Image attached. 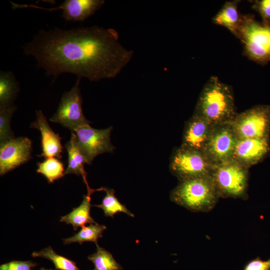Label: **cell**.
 I'll list each match as a JSON object with an SVG mask.
<instances>
[{"label":"cell","mask_w":270,"mask_h":270,"mask_svg":"<svg viewBox=\"0 0 270 270\" xmlns=\"http://www.w3.org/2000/svg\"><path fill=\"white\" fill-rule=\"evenodd\" d=\"M220 198L211 176L180 181L170 194L171 201L193 212H208Z\"/></svg>","instance_id":"obj_3"},{"label":"cell","mask_w":270,"mask_h":270,"mask_svg":"<svg viewBox=\"0 0 270 270\" xmlns=\"http://www.w3.org/2000/svg\"><path fill=\"white\" fill-rule=\"evenodd\" d=\"M19 90L14 74L10 71H0V108L12 106Z\"/></svg>","instance_id":"obj_19"},{"label":"cell","mask_w":270,"mask_h":270,"mask_svg":"<svg viewBox=\"0 0 270 270\" xmlns=\"http://www.w3.org/2000/svg\"><path fill=\"white\" fill-rule=\"evenodd\" d=\"M230 124L238 139L269 138L270 106H254L236 114Z\"/></svg>","instance_id":"obj_7"},{"label":"cell","mask_w":270,"mask_h":270,"mask_svg":"<svg viewBox=\"0 0 270 270\" xmlns=\"http://www.w3.org/2000/svg\"><path fill=\"white\" fill-rule=\"evenodd\" d=\"M248 170L233 159L214 166L211 178L219 197L246 199Z\"/></svg>","instance_id":"obj_5"},{"label":"cell","mask_w":270,"mask_h":270,"mask_svg":"<svg viewBox=\"0 0 270 270\" xmlns=\"http://www.w3.org/2000/svg\"><path fill=\"white\" fill-rule=\"evenodd\" d=\"M96 251L88 256V260L94 265L92 270H122V267L113 258L112 254L100 247L98 244Z\"/></svg>","instance_id":"obj_22"},{"label":"cell","mask_w":270,"mask_h":270,"mask_svg":"<svg viewBox=\"0 0 270 270\" xmlns=\"http://www.w3.org/2000/svg\"><path fill=\"white\" fill-rule=\"evenodd\" d=\"M22 48L54 80L65 72L90 81L114 78L133 55L120 43L115 30L97 26L42 30Z\"/></svg>","instance_id":"obj_1"},{"label":"cell","mask_w":270,"mask_h":270,"mask_svg":"<svg viewBox=\"0 0 270 270\" xmlns=\"http://www.w3.org/2000/svg\"><path fill=\"white\" fill-rule=\"evenodd\" d=\"M236 37L249 60L261 65L270 62V22H259L251 14H242Z\"/></svg>","instance_id":"obj_4"},{"label":"cell","mask_w":270,"mask_h":270,"mask_svg":"<svg viewBox=\"0 0 270 270\" xmlns=\"http://www.w3.org/2000/svg\"><path fill=\"white\" fill-rule=\"evenodd\" d=\"M214 166L203 152L182 146L171 156L170 170L179 181L211 176Z\"/></svg>","instance_id":"obj_6"},{"label":"cell","mask_w":270,"mask_h":270,"mask_svg":"<svg viewBox=\"0 0 270 270\" xmlns=\"http://www.w3.org/2000/svg\"><path fill=\"white\" fill-rule=\"evenodd\" d=\"M106 228V227L104 225L97 223L84 226L73 236L64 239L63 242L64 244L73 242H78L82 244L85 242H94L96 244L98 238L102 237V234Z\"/></svg>","instance_id":"obj_20"},{"label":"cell","mask_w":270,"mask_h":270,"mask_svg":"<svg viewBox=\"0 0 270 270\" xmlns=\"http://www.w3.org/2000/svg\"><path fill=\"white\" fill-rule=\"evenodd\" d=\"M12 8H36L52 12L62 10V16L66 20L82 22L100 8L102 0H66L57 7L44 8L34 4H18L10 1Z\"/></svg>","instance_id":"obj_12"},{"label":"cell","mask_w":270,"mask_h":270,"mask_svg":"<svg viewBox=\"0 0 270 270\" xmlns=\"http://www.w3.org/2000/svg\"><path fill=\"white\" fill-rule=\"evenodd\" d=\"M36 118L30 127L40 130L42 136V153L38 156L45 158L56 157L60 159L62 152L61 138L50 126L46 118L41 110L36 111Z\"/></svg>","instance_id":"obj_15"},{"label":"cell","mask_w":270,"mask_h":270,"mask_svg":"<svg viewBox=\"0 0 270 270\" xmlns=\"http://www.w3.org/2000/svg\"><path fill=\"white\" fill-rule=\"evenodd\" d=\"M65 148L68 154V164L64 174L82 176L87 188L89 187L86 180V173L84 168L86 160L78 146L74 132H72L70 138L66 144Z\"/></svg>","instance_id":"obj_18"},{"label":"cell","mask_w":270,"mask_h":270,"mask_svg":"<svg viewBox=\"0 0 270 270\" xmlns=\"http://www.w3.org/2000/svg\"><path fill=\"white\" fill-rule=\"evenodd\" d=\"M37 265L36 263L32 261H12L8 263L2 264L0 270H30L33 267Z\"/></svg>","instance_id":"obj_27"},{"label":"cell","mask_w":270,"mask_h":270,"mask_svg":"<svg viewBox=\"0 0 270 270\" xmlns=\"http://www.w3.org/2000/svg\"><path fill=\"white\" fill-rule=\"evenodd\" d=\"M32 256L44 258L52 261L56 270H80L74 262L57 254L51 246H48L38 252H34L32 254Z\"/></svg>","instance_id":"obj_24"},{"label":"cell","mask_w":270,"mask_h":270,"mask_svg":"<svg viewBox=\"0 0 270 270\" xmlns=\"http://www.w3.org/2000/svg\"><path fill=\"white\" fill-rule=\"evenodd\" d=\"M40 270H53L52 269H46L44 268H40Z\"/></svg>","instance_id":"obj_29"},{"label":"cell","mask_w":270,"mask_h":270,"mask_svg":"<svg viewBox=\"0 0 270 270\" xmlns=\"http://www.w3.org/2000/svg\"><path fill=\"white\" fill-rule=\"evenodd\" d=\"M88 193L84 195L81 204L78 207L74 208L69 214L62 216L60 219L61 222L70 224L74 230H76L78 228L82 227L85 224L96 223L90 215L91 195L96 191L103 190V187L94 190L90 187L87 188Z\"/></svg>","instance_id":"obj_16"},{"label":"cell","mask_w":270,"mask_h":270,"mask_svg":"<svg viewBox=\"0 0 270 270\" xmlns=\"http://www.w3.org/2000/svg\"><path fill=\"white\" fill-rule=\"evenodd\" d=\"M64 172L63 163L57 158H46L38 163L36 172L44 176L49 183L62 178Z\"/></svg>","instance_id":"obj_23"},{"label":"cell","mask_w":270,"mask_h":270,"mask_svg":"<svg viewBox=\"0 0 270 270\" xmlns=\"http://www.w3.org/2000/svg\"><path fill=\"white\" fill-rule=\"evenodd\" d=\"M16 110V106L0 108V141L2 142L14 138L12 132L10 122L11 118Z\"/></svg>","instance_id":"obj_25"},{"label":"cell","mask_w":270,"mask_h":270,"mask_svg":"<svg viewBox=\"0 0 270 270\" xmlns=\"http://www.w3.org/2000/svg\"><path fill=\"white\" fill-rule=\"evenodd\" d=\"M270 152V138L238 139L232 159L249 168L264 160Z\"/></svg>","instance_id":"obj_13"},{"label":"cell","mask_w":270,"mask_h":270,"mask_svg":"<svg viewBox=\"0 0 270 270\" xmlns=\"http://www.w3.org/2000/svg\"><path fill=\"white\" fill-rule=\"evenodd\" d=\"M194 114L213 125L230 122L237 114L230 87L216 76L210 77L200 92Z\"/></svg>","instance_id":"obj_2"},{"label":"cell","mask_w":270,"mask_h":270,"mask_svg":"<svg viewBox=\"0 0 270 270\" xmlns=\"http://www.w3.org/2000/svg\"><path fill=\"white\" fill-rule=\"evenodd\" d=\"M103 190L106 192V196L102 203L93 206L102 209L106 216L113 218L118 212H124L131 217L134 216L124 205L118 201L114 194L115 191L114 189L103 187Z\"/></svg>","instance_id":"obj_21"},{"label":"cell","mask_w":270,"mask_h":270,"mask_svg":"<svg viewBox=\"0 0 270 270\" xmlns=\"http://www.w3.org/2000/svg\"><path fill=\"white\" fill-rule=\"evenodd\" d=\"M243 270H270V258L264 260L257 257L250 260Z\"/></svg>","instance_id":"obj_28"},{"label":"cell","mask_w":270,"mask_h":270,"mask_svg":"<svg viewBox=\"0 0 270 270\" xmlns=\"http://www.w3.org/2000/svg\"><path fill=\"white\" fill-rule=\"evenodd\" d=\"M252 2V8L259 14L262 22H270V0H256Z\"/></svg>","instance_id":"obj_26"},{"label":"cell","mask_w":270,"mask_h":270,"mask_svg":"<svg viewBox=\"0 0 270 270\" xmlns=\"http://www.w3.org/2000/svg\"><path fill=\"white\" fill-rule=\"evenodd\" d=\"M80 80L78 78L70 90L63 94L56 112L50 119V121L60 124L72 132L90 124L82 112V99L79 88Z\"/></svg>","instance_id":"obj_9"},{"label":"cell","mask_w":270,"mask_h":270,"mask_svg":"<svg viewBox=\"0 0 270 270\" xmlns=\"http://www.w3.org/2000/svg\"><path fill=\"white\" fill-rule=\"evenodd\" d=\"M214 125L196 115L186 123L181 146L204 152Z\"/></svg>","instance_id":"obj_14"},{"label":"cell","mask_w":270,"mask_h":270,"mask_svg":"<svg viewBox=\"0 0 270 270\" xmlns=\"http://www.w3.org/2000/svg\"><path fill=\"white\" fill-rule=\"evenodd\" d=\"M238 140L230 122L214 125L203 152L217 166L232 159Z\"/></svg>","instance_id":"obj_10"},{"label":"cell","mask_w":270,"mask_h":270,"mask_svg":"<svg viewBox=\"0 0 270 270\" xmlns=\"http://www.w3.org/2000/svg\"><path fill=\"white\" fill-rule=\"evenodd\" d=\"M112 129V126L96 129L88 124L73 131L76 135V144L86 164H91L94 159L100 154L114 152L115 147L110 142Z\"/></svg>","instance_id":"obj_8"},{"label":"cell","mask_w":270,"mask_h":270,"mask_svg":"<svg viewBox=\"0 0 270 270\" xmlns=\"http://www.w3.org/2000/svg\"><path fill=\"white\" fill-rule=\"evenodd\" d=\"M240 2L238 0L226 2L212 18L213 23L224 27L235 36L242 19L238 10Z\"/></svg>","instance_id":"obj_17"},{"label":"cell","mask_w":270,"mask_h":270,"mask_svg":"<svg viewBox=\"0 0 270 270\" xmlns=\"http://www.w3.org/2000/svg\"><path fill=\"white\" fill-rule=\"evenodd\" d=\"M32 141L26 137L14 138L0 146V174L12 170L31 158Z\"/></svg>","instance_id":"obj_11"}]
</instances>
